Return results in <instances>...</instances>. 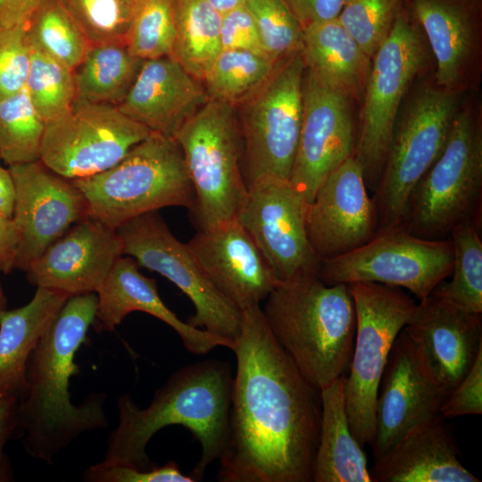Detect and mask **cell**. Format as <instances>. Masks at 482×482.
<instances>
[{
	"mask_svg": "<svg viewBox=\"0 0 482 482\" xmlns=\"http://www.w3.org/2000/svg\"><path fill=\"white\" fill-rule=\"evenodd\" d=\"M434 60L433 79L459 94L479 91L482 79V0H404Z\"/></svg>",
	"mask_w": 482,
	"mask_h": 482,
	"instance_id": "cell-17",
	"label": "cell"
},
{
	"mask_svg": "<svg viewBox=\"0 0 482 482\" xmlns=\"http://www.w3.org/2000/svg\"><path fill=\"white\" fill-rule=\"evenodd\" d=\"M31 49L74 70L91 43L61 0H41L26 23Z\"/></svg>",
	"mask_w": 482,
	"mask_h": 482,
	"instance_id": "cell-32",
	"label": "cell"
},
{
	"mask_svg": "<svg viewBox=\"0 0 482 482\" xmlns=\"http://www.w3.org/2000/svg\"><path fill=\"white\" fill-rule=\"evenodd\" d=\"M482 413V350L460 383L446 395L440 414L444 419Z\"/></svg>",
	"mask_w": 482,
	"mask_h": 482,
	"instance_id": "cell-43",
	"label": "cell"
},
{
	"mask_svg": "<svg viewBox=\"0 0 482 482\" xmlns=\"http://www.w3.org/2000/svg\"><path fill=\"white\" fill-rule=\"evenodd\" d=\"M31 54L26 24L0 28V100L25 88Z\"/></svg>",
	"mask_w": 482,
	"mask_h": 482,
	"instance_id": "cell-41",
	"label": "cell"
},
{
	"mask_svg": "<svg viewBox=\"0 0 482 482\" xmlns=\"http://www.w3.org/2000/svg\"><path fill=\"white\" fill-rule=\"evenodd\" d=\"M61 2L91 44L125 43L135 0Z\"/></svg>",
	"mask_w": 482,
	"mask_h": 482,
	"instance_id": "cell-40",
	"label": "cell"
},
{
	"mask_svg": "<svg viewBox=\"0 0 482 482\" xmlns=\"http://www.w3.org/2000/svg\"><path fill=\"white\" fill-rule=\"evenodd\" d=\"M441 414L417 427L376 460L371 482H479L459 460Z\"/></svg>",
	"mask_w": 482,
	"mask_h": 482,
	"instance_id": "cell-26",
	"label": "cell"
},
{
	"mask_svg": "<svg viewBox=\"0 0 482 482\" xmlns=\"http://www.w3.org/2000/svg\"><path fill=\"white\" fill-rule=\"evenodd\" d=\"M71 296L37 287L25 305L0 313V395L23 397L27 365L39 340Z\"/></svg>",
	"mask_w": 482,
	"mask_h": 482,
	"instance_id": "cell-27",
	"label": "cell"
},
{
	"mask_svg": "<svg viewBox=\"0 0 482 482\" xmlns=\"http://www.w3.org/2000/svg\"><path fill=\"white\" fill-rule=\"evenodd\" d=\"M465 95L437 86L433 73L420 79L409 91L371 196L378 233L402 224L410 195L443 152Z\"/></svg>",
	"mask_w": 482,
	"mask_h": 482,
	"instance_id": "cell-6",
	"label": "cell"
},
{
	"mask_svg": "<svg viewBox=\"0 0 482 482\" xmlns=\"http://www.w3.org/2000/svg\"><path fill=\"white\" fill-rule=\"evenodd\" d=\"M151 133L115 105L76 101L46 122L39 161L67 179L87 178L114 166Z\"/></svg>",
	"mask_w": 482,
	"mask_h": 482,
	"instance_id": "cell-14",
	"label": "cell"
},
{
	"mask_svg": "<svg viewBox=\"0 0 482 482\" xmlns=\"http://www.w3.org/2000/svg\"><path fill=\"white\" fill-rule=\"evenodd\" d=\"M221 15L245 4L246 0H206Z\"/></svg>",
	"mask_w": 482,
	"mask_h": 482,
	"instance_id": "cell-50",
	"label": "cell"
},
{
	"mask_svg": "<svg viewBox=\"0 0 482 482\" xmlns=\"http://www.w3.org/2000/svg\"><path fill=\"white\" fill-rule=\"evenodd\" d=\"M25 88L46 123L68 113L76 102L73 70L33 49Z\"/></svg>",
	"mask_w": 482,
	"mask_h": 482,
	"instance_id": "cell-37",
	"label": "cell"
},
{
	"mask_svg": "<svg viewBox=\"0 0 482 482\" xmlns=\"http://www.w3.org/2000/svg\"><path fill=\"white\" fill-rule=\"evenodd\" d=\"M143 62L124 42L91 44L73 70L76 101L117 106L128 94Z\"/></svg>",
	"mask_w": 482,
	"mask_h": 482,
	"instance_id": "cell-30",
	"label": "cell"
},
{
	"mask_svg": "<svg viewBox=\"0 0 482 482\" xmlns=\"http://www.w3.org/2000/svg\"><path fill=\"white\" fill-rule=\"evenodd\" d=\"M71 181L87 202V217L115 229L163 207L180 206L192 212L195 205L179 144L153 132L114 166Z\"/></svg>",
	"mask_w": 482,
	"mask_h": 482,
	"instance_id": "cell-7",
	"label": "cell"
},
{
	"mask_svg": "<svg viewBox=\"0 0 482 482\" xmlns=\"http://www.w3.org/2000/svg\"><path fill=\"white\" fill-rule=\"evenodd\" d=\"M220 44L221 50H247L265 54L253 17L245 4L221 15Z\"/></svg>",
	"mask_w": 482,
	"mask_h": 482,
	"instance_id": "cell-44",
	"label": "cell"
},
{
	"mask_svg": "<svg viewBox=\"0 0 482 482\" xmlns=\"http://www.w3.org/2000/svg\"><path fill=\"white\" fill-rule=\"evenodd\" d=\"M176 37V0H135L125 43L145 61L171 55Z\"/></svg>",
	"mask_w": 482,
	"mask_h": 482,
	"instance_id": "cell-36",
	"label": "cell"
},
{
	"mask_svg": "<svg viewBox=\"0 0 482 482\" xmlns=\"http://www.w3.org/2000/svg\"><path fill=\"white\" fill-rule=\"evenodd\" d=\"M482 195V102L466 94L448 141L412 189L402 224L429 240L450 238L458 225L478 222Z\"/></svg>",
	"mask_w": 482,
	"mask_h": 482,
	"instance_id": "cell-5",
	"label": "cell"
},
{
	"mask_svg": "<svg viewBox=\"0 0 482 482\" xmlns=\"http://www.w3.org/2000/svg\"><path fill=\"white\" fill-rule=\"evenodd\" d=\"M6 310V296L0 282V313Z\"/></svg>",
	"mask_w": 482,
	"mask_h": 482,
	"instance_id": "cell-52",
	"label": "cell"
},
{
	"mask_svg": "<svg viewBox=\"0 0 482 482\" xmlns=\"http://www.w3.org/2000/svg\"><path fill=\"white\" fill-rule=\"evenodd\" d=\"M208 100L203 81L168 55L143 62L117 107L151 132L174 138L181 126Z\"/></svg>",
	"mask_w": 482,
	"mask_h": 482,
	"instance_id": "cell-24",
	"label": "cell"
},
{
	"mask_svg": "<svg viewBox=\"0 0 482 482\" xmlns=\"http://www.w3.org/2000/svg\"><path fill=\"white\" fill-rule=\"evenodd\" d=\"M434 60L419 25L403 6L395 26L371 57L358 112L354 156L369 192L383 172L394 125L413 85L433 73Z\"/></svg>",
	"mask_w": 482,
	"mask_h": 482,
	"instance_id": "cell-8",
	"label": "cell"
},
{
	"mask_svg": "<svg viewBox=\"0 0 482 482\" xmlns=\"http://www.w3.org/2000/svg\"><path fill=\"white\" fill-rule=\"evenodd\" d=\"M404 0H346L337 20L372 57L390 35Z\"/></svg>",
	"mask_w": 482,
	"mask_h": 482,
	"instance_id": "cell-38",
	"label": "cell"
},
{
	"mask_svg": "<svg viewBox=\"0 0 482 482\" xmlns=\"http://www.w3.org/2000/svg\"><path fill=\"white\" fill-rule=\"evenodd\" d=\"M232 385L229 363L210 359L175 371L155 390L146 408L122 395L118 399V424L110 433L102 462L149 469L154 466L146 453L150 439L167 426L181 425L201 445V458L191 473L200 481L225 451Z\"/></svg>",
	"mask_w": 482,
	"mask_h": 482,
	"instance_id": "cell-3",
	"label": "cell"
},
{
	"mask_svg": "<svg viewBox=\"0 0 482 482\" xmlns=\"http://www.w3.org/2000/svg\"><path fill=\"white\" fill-rule=\"evenodd\" d=\"M346 373L320 390V437L312 482H371L366 454L353 435L345 409Z\"/></svg>",
	"mask_w": 482,
	"mask_h": 482,
	"instance_id": "cell-28",
	"label": "cell"
},
{
	"mask_svg": "<svg viewBox=\"0 0 482 482\" xmlns=\"http://www.w3.org/2000/svg\"><path fill=\"white\" fill-rule=\"evenodd\" d=\"M303 29L338 17L346 0H283Z\"/></svg>",
	"mask_w": 482,
	"mask_h": 482,
	"instance_id": "cell-45",
	"label": "cell"
},
{
	"mask_svg": "<svg viewBox=\"0 0 482 482\" xmlns=\"http://www.w3.org/2000/svg\"><path fill=\"white\" fill-rule=\"evenodd\" d=\"M237 220L250 234L282 282L318 276L320 260L307 234L308 202L288 181L264 179L248 185Z\"/></svg>",
	"mask_w": 482,
	"mask_h": 482,
	"instance_id": "cell-16",
	"label": "cell"
},
{
	"mask_svg": "<svg viewBox=\"0 0 482 482\" xmlns=\"http://www.w3.org/2000/svg\"><path fill=\"white\" fill-rule=\"evenodd\" d=\"M116 230L124 255L163 276L189 298L195 307V313L187 320L189 325L234 344L242 312L216 288L187 244L175 237L158 211L139 215Z\"/></svg>",
	"mask_w": 482,
	"mask_h": 482,
	"instance_id": "cell-12",
	"label": "cell"
},
{
	"mask_svg": "<svg viewBox=\"0 0 482 482\" xmlns=\"http://www.w3.org/2000/svg\"><path fill=\"white\" fill-rule=\"evenodd\" d=\"M97 305L96 293L71 296L39 340L27 365V388L18 404L19 430L26 452L52 463L86 432L108 427L106 395L71 403V377L79 373L76 353L87 341Z\"/></svg>",
	"mask_w": 482,
	"mask_h": 482,
	"instance_id": "cell-2",
	"label": "cell"
},
{
	"mask_svg": "<svg viewBox=\"0 0 482 482\" xmlns=\"http://www.w3.org/2000/svg\"><path fill=\"white\" fill-rule=\"evenodd\" d=\"M232 351L229 436L220 482H312L320 395L272 336L261 305L242 310Z\"/></svg>",
	"mask_w": 482,
	"mask_h": 482,
	"instance_id": "cell-1",
	"label": "cell"
},
{
	"mask_svg": "<svg viewBox=\"0 0 482 482\" xmlns=\"http://www.w3.org/2000/svg\"><path fill=\"white\" fill-rule=\"evenodd\" d=\"M89 482H194L185 475L177 462L170 461L162 466L140 470L133 466L98 462L90 466L83 475Z\"/></svg>",
	"mask_w": 482,
	"mask_h": 482,
	"instance_id": "cell-42",
	"label": "cell"
},
{
	"mask_svg": "<svg viewBox=\"0 0 482 482\" xmlns=\"http://www.w3.org/2000/svg\"><path fill=\"white\" fill-rule=\"evenodd\" d=\"M15 186L9 169L0 164V217L12 218Z\"/></svg>",
	"mask_w": 482,
	"mask_h": 482,
	"instance_id": "cell-49",
	"label": "cell"
},
{
	"mask_svg": "<svg viewBox=\"0 0 482 482\" xmlns=\"http://www.w3.org/2000/svg\"><path fill=\"white\" fill-rule=\"evenodd\" d=\"M450 238L429 240L403 227L378 232L371 240L339 257L322 261L318 278L327 285L374 282L427 297L452 273Z\"/></svg>",
	"mask_w": 482,
	"mask_h": 482,
	"instance_id": "cell-13",
	"label": "cell"
},
{
	"mask_svg": "<svg viewBox=\"0 0 482 482\" xmlns=\"http://www.w3.org/2000/svg\"><path fill=\"white\" fill-rule=\"evenodd\" d=\"M301 54L306 70L360 106L371 58L337 18L304 28Z\"/></svg>",
	"mask_w": 482,
	"mask_h": 482,
	"instance_id": "cell-29",
	"label": "cell"
},
{
	"mask_svg": "<svg viewBox=\"0 0 482 482\" xmlns=\"http://www.w3.org/2000/svg\"><path fill=\"white\" fill-rule=\"evenodd\" d=\"M221 14L206 0H176V37L172 56L203 81L221 51Z\"/></svg>",
	"mask_w": 482,
	"mask_h": 482,
	"instance_id": "cell-31",
	"label": "cell"
},
{
	"mask_svg": "<svg viewBox=\"0 0 482 482\" xmlns=\"http://www.w3.org/2000/svg\"><path fill=\"white\" fill-rule=\"evenodd\" d=\"M121 255L117 230L87 217L49 245L25 272L37 287L70 296L96 293Z\"/></svg>",
	"mask_w": 482,
	"mask_h": 482,
	"instance_id": "cell-22",
	"label": "cell"
},
{
	"mask_svg": "<svg viewBox=\"0 0 482 482\" xmlns=\"http://www.w3.org/2000/svg\"><path fill=\"white\" fill-rule=\"evenodd\" d=\"M264 54L276 62L300 53L303 29L283 0H246Z\"/></svg>",
	"mask_w": 482,
	"mask_h": 482,
	"instance_id": "cell-39",
	"label": "cell"
},
{
	"mask_svg": "<svg viewBox=\"0 0 482 482\" xmlns=\"http://www.w3.org/2000/svg\"><path fill=\"white\" fill-rule=\"evenodd\" d=\"M195 195L198 229L236 220L248 194L241 169L243 140L236 107L210 99L178 130Z\"/></svg>",
	"mask_w": 482,
	"mask_h": 482,
	"instance_id": "cell-9",
	"label": "cell"
},
{
	"mask_svg": "<svg viewBox=\"0 0 482 482\" xmlns=\"http://www.w3.org/2000/svg\"><path fill=\"white\" fill-rule=\"evenodd\" d=\"M301 134L288 182L310 203L322 182L354 154L359 106L305 69Z\"/></svg>",
	"mask_w": 482,
	"mask_h": 482,
	"instance_id": "cell-15",
	"label": "cell"
},
{
	"mask_svg": "<svg viewBox=\"0 0 482 482\" xmlns=\"http://www.w3.org/2000/svg\"><path fill=\"white\" fill-rule=\"evenodd\" d=\"M187 244L212 284L240 311L261 305L280 283L237 219L198 229Z\"/></svg>",
	"mask_w": 482,
	"mask_h": 482,
	"instance_id": "cell-23",
	"label": "cell"
},
{
	"mask_svg": "<svg viewBox=\"0 0 482 482\" xmlns=\"http://www.w3.org/2000/svg\"><path fill=\"white\" fill-rule=\"evenodd\" d=\"M41 0H0V28L24 25Z\"/></svg>",
	"mask_w": 482,
	"mask_h": 482,
	"instance_id": "cell-47",
	"label": "cell"
},
{
	"mask_svg": "<svg viewBox=\"0 0 482 482\" xmlns=\"http://www.w3.org/2000/svg\"><path fill=\"white\" fill-rule=\"evenodd\" d=\"M18 404V398L0 395V456L4 454L8 440L19 430Z\"/></svg>",
	"mask_w": 482,
	"mask_h": 482,
	"instance_id": "cell-48",
	"label": "cell"
},
{
	"mask_svg": "<svg viewBox=\"0 0 482 482\" xmlns=\"http://www.w3.org/2000/svg\"><path fill=\"white\" fill-rule=\"evenodd\" d=\"M13 478L12 470L8 457L0 456V482H9Z\"/></svg>",
	"mask_w": 482,
	"mask_h": 482,
	"instance_id": "cell-51",
	"label": "cell"
},
{
	"mask_svg": "<svg viewBox=\"0 0 482 482\" xmlns=\"http://www.w3.org/2000/svg\"><path fill=\"white\" fill-rule=\"evenodd\" d=\"M46 124L26 88L0 100V160L8 166L39 161Z\"/></svg>",
	"mask_w": 482,
	"mask_h": 482,
	"instance_id": "cell-35",
	"label": "cell"
},
{
	"mask_svg": "<svg viewBox=\"0 0 482 482\" xmlns=\"http://www.w3.org/2000/svg\"><path fill=\"white\" fill-rule=\"evenodd\" d=\"M304 71L301 52L291 55L237 106L247 187L264 179L289 180L303 123Z\"/></svg>",
	"mask_w": 482,
	"mask_h": 482,
	"instance_id": "cell-11",
	"label": "cell"
},
{
	"mask_svg": "<svg viewBox=\"0 0 482 482\" xmlns=\"http://www.w3.org/2000/svg\"><path fill=\"white\" fill-rule=\"evenodd\" d=\"M478 229V222L468 221L452 230V279L442 281L436 289L462 309L482 313V240Z\"/></svg>",
	"mask_w": 482,
	"mask_h": 482,
	"instance_id": "cell-34",
	"label": "cell"
},
{
	"mask_svg": "<svg viewBox=\"0 0 482 482\" xmlns=\"http://www.w3.org/2000/svg\"><path fill=\"white\" fill-rule=\"evenodd\" d=\"M96 294L93 326L99 332L112 331L129 313L143 312L169 325L192 353L205 354L217 346H234L228 339L181 320L160 297L156 280L145 276L129 255L123 254L115 262Z\"/></svg>",
	"mask_w": 482,
	"mask_h": 482,
	"instance_id": "cell-25",
	"label": "cell"
},
{
	"mask_svg": "<svg viewBox=\"0 0 482 482\" xmlns=\"http://www.w3.org/2000/svg\"><path fill=\"white\" fill-rule=\"evenodd\" d=\"M306 229L320 262L350 253L378 234L373 200L354 154L328 176L308 203Z\"/></svg>",
	"mask_w": 482,
	"mask_h": 482,
	"instance_id": "cell-20",
	"label": "cell"
},
{
	"mask_svg": "<svg viewBox=\"0 0 482 482\" xmlns=\"http://www.w3.org/2000/svg\"><path fill=\"white\" fill-rule=\"evenodd\" d=\"M446 395L430 377L403 330L385 367L375 411V460L408 433L440 414Z\"/></svg>",
	"mask_w": 482,
	"mask_h": 482,
	"instance_id": "cell-21",
	"label": "cell"
},
{
	"mask_svg": "<svg viewBox=\"0 0 482 482\" xmlns=\"http://www.w3.org/2000/svg\"><path fill=\"white\" fill-rule=\"evenodd\" d=\"M264 302L272 336L314 387L320 390L345 373L356 328L348 284L297 277L280 282Z\"/></svg>",
	"mask_w": 482,
	"mask_h": 482,
	"instance_id": "cell-4",
	"label": "cell"
},
{
	"mask_svg": "<svg viewBox=\"0 0 482 482\" xmlns=\"http://www.w3.org/2000/svg\"><path fill=\"white\" fill-rule=\"evenodd\" d=\"M20 233L12 218L0 217V272L15 269Z\"/></svg>",
	"mask_w": 482,
	"mask_h": 482,
	"instance_id": "cell-46",
	"label": "cell"
},
{
	"mask_svg": "<svg viewBox=\"0 0 482 482\" xmlns=\"http://www.w3.org/2000/svg\"><path fill=\"white\" fill-rule=\"evenodd\" d=\"M8 169L15 186L12 219L20 233L15 269L25 271L71 226L87 217V206L71 180L40 161Z\"/></svg>",
	"mask_w": 482,
	"mask_h": 482,
	"instance_id": "cell-18",
	"label": "cell"
},
{
	"mask_svg": "<svg viewBox=\"0 0 482 482\" xmlns=\"http://www.w3.org/2000/svg\"><path fill=\"white\" fill-rule=\"evenodd\" d=\"M278 63L262 54L223 49L212 63L203 83L210 99L237 107L269 79Z\"/></svg>",
	"mask_w": 482,
	"mask_h": 482,
	"instance_id": "cell-33",
	"label": "cell"
},
{
	"mask_svg": "<svg viewBox=\"0 0 482 482\" xmlns=\"http://www.w3.org/2000/svg\"><path fill=\"white\" fill-rule=\"evenodd\" d=\"M425 369L447 395L482 350V313L469 312L436 288L417 303L403 328Z\"/></svg>",
	"mask_w": 482,
	"mask_h": 482,
	"instance_id": "cell-19",
	"label": "cell"
},
{
	"mask_svg": "<svg viewBox=\"0 0 482 482\" xmlns=\"http://www.w3.org/2000/svg\"><path fill=\"white\" fill-rule=\"evenodd\" d=\"M356 328L345 386L351 431L362 446L375 436V411L380 380L393 345L411 319L417 303L400 287L353 282Z\"/></svg>",
	"mask_w": 482,
	"mask_h": 482,
	"instance_id": "cell-10",
	"label": "cell"
}]
</instances>
